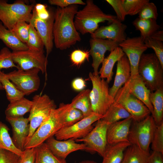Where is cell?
<instances>
[{"label": "cell", "mask_w": 163, "mask_h": 163, "mask_svg": "<svg viewBox=\"0 0 163 163\" xmlns=\"http://www.w3.org/2000/svg\"><path fill=\"white\" fill-rule=\"evenodd\" d=\"M126 28V24L117 19L108 25L98 28L91 36V38L108 39L120 44L127 38Z\"/></svg>", "instance_id": "cell-18"}, {"label": "cell", "mask_w": 163, "mask_h": 163, "mask_svg": "<svg viewBox=\"0 0 163 163\" xmlns=\"http://www.w3.org/2000/svg\"><path fill=\"white\" fill-rule=\"evenodd\" d=\"M130 76L129 63L127 56L125 55L117 62L114 83L109 90L110 95L114 98L118 90L128 81Z\"/></svg>", "instance_id": "cell-22"}, {"label": "cell", "mask_w": 163, "mask_h": 163, "mask_svg": "<svg viewBox=\"0 0 163 163\" xmlns=\"http://www.w3.org/2000/svg\"><path fill=\"white\" fill-rule=\"evenodd\" d=\"M32 105V101L24 97L10 103L5 111L6 117L16 118L23 117L25 114L30 112Z\"/></svg>", "instance_id": "cell-27"}, {"label": "cell", "mask_w": 163, "mask_h": 163, "mask_svg": "<svg viewBox=\"0 0 163 163\" xmlns=\"http://www.w3.org/2000/svg\"><path fill=\"white\" fill-rule=\"evenodd\" d=\"M156 127L152 115H149L139 121H133L128 135V141L142 150L149 152V146Z\"/></svg>", "instance_id": "cell-7"}, {"label": "cell", "mask_w": 163, "mask_h": 163, "mask_svg": "<svg viewBox=\"0 0 163 163\" xmlns=\"http://www.w3.org/2000/svg\"><path fill=\"white\" fill-rule=\"evenodd\" d=\"M78 11L77 5L64 8L57 7L54 11L53 31V42L57 48L66 50L81 41V37L74 23Z\"/></svg>", "instance_id": "cell-1"}, {"label": "cell", "mask_w": 163, "mask_h": 163, "mask_svg": "<svg viewBox=\"0 0 163 163\" xmlns=\"http://www.w3.org/2000/svg\"><path fill=\"white\" fill-rule=\"evenodd\" d=\"M114 101L120 104L131 115L133 121H141L151 113L146 106L130 91L126 84L117 91Z\"/></svg>", "instance_id": "cell-9"}, {"label": "cell", "mask_w": 163, "mask_h": 163, "mask_svg": "<svg viewBox=\"0 0 163 163\" xmlns=\"http://www.w3.org/2000/svg\"><path fill=\"white\" fill-rule=\"evenodd\" d=\"M151 144L153 151L159 152L163 155V123L157 126Z\"/></svg>", "instance_id": "cell-39"}, {"label": "cell", "mask_w": 163, "mask_h": 163, "mask_svg": "<svg viewBox=\"0 0 163 163\" xmlns=\"http://www.w3.org/2000/svg\"><path fill=\"white\" fill-rule=\"evenodd\" d=\"M53 153L57 157L65 159L71 153L84 150L90 152V149L84 143H78L73 139L63 141L56 139L52 136L45 142Z\"/></svg>", "instance_id": "cell-17"}, {"label": "cell", "mask_w": 163, "mask_h": 163, "mask_svg": "<svg viewBox=\"0 0 163 163\" xmlns=\"http://www.w3.org/2000/svg\"><path fill=\"white\" fill-rule=\"evenodd\" d=\"M4 90V88L0 81V90Z\"/></svg>", "instance_id": "cell-52"}, {"label": "cell", "mask_w": 163, "mask_h": 163, "mask_svg": "<svg viewBox=\"0 0 163 163\" xmlns=\"http://www.w3.org/2000/svg\"><path fill=\"white\" fill-rule=\"evenodd\" d=\"M132 144L125 142L106 146L101 163H121L126 149Z\"/></svg>", "instance_id": "cell-24"}, {"label": "cell", "mask_w": 163, "mask_h": 163, "mask_svg": "<svg viewBox=\"0 0 163 163\" xmlns=\"http://www.w3.org/2000/svg\"><path fill=\"white\" fill-rule=\"evenodd\" d=\"M44 53L28 49L12 52L13 60L18 69L27 70L37 68L46 74L48 60Z\"/></svg>", "instance_id": "cell-12"}, {"label": "cell", "mask_w": 163, "mask_h": 163, "mask_svg": "<svg viewBox=\"0 0 163 163\" xmlns=\"http://www.w3.org/2000/svg\"><path fill=\"white\" fill-rule=\"evenodd\" d=\"M6 120L12 127V139L14 143L17 148L23 151L29 133L28 118L24 117L16 118L6 117Z\"/></svg>", "instance_id": "cell-19"}, {"label": "cell", "mask_w": 163, "mask_h": 163, "mask_svg": "<svg viewBox=\"0 0 163 163\" xmlns=\"http://www.w3.org/2000/svg\"><path fill=\"white\" fill-rule=\"evenodd\" d=\"M7 2L0 0V20L5 27L11 30L20 21L29 23L34 4H28L24 0H17L11 4Z\"/></svg>", "instance_id": "cell-4"}, {"label": "cell", "mask_w": 163, "mask_h": 163, "mask_svg": "<svg viewBox=\"0 0 163 163\" xmlns=\"http://www.w3.org/2000/svg\"><path fill=\"white\" fill-rule=\"evenodd\" d=\"M127 56L130 66L131 76L138 74V67L140 58L148 48L140 37H127L119 44Z\"/></svg>", "instance_id": "cell-15"}, {"label": "cell", "mask_w": 163, "mask_h": 163, "mask_svg": "<svg viewBox=\"0 0 163 163\" xmlns=\"http://www.w3.org/2000/svg\"><path fill=\"white\" fill-rule=\"evenodd\" d=\"M132 24L136 30L139 31L140 37L144 41L159 30L160 27L156 20L152 19H143L137 18L134 20Z\"/></svg>", "instance_id": "cell-30"}, {"label": "cell", "mask_w": 163, "mask_h": 163, "mask_svg": "<svg viewBox=\"0 0 163 163\" xmlns=\"http://www.w3.org/2000/svg\"><path fill=\"white\" fill-rule=\"evenodd\" d=\"M90 91L89 89L81 91L72 99L71 103L74 108L82 112L84 117L89 116L93 113L89 96Z\"/></svg>", "instance_id": "cell-32"}, {"label": "cell", "mask_w": 163, "mask_h": 163, "mask_svg": "<svg viewBox=\"0 0 163 163\" xmlns=\"http://www.w3.org/2000/svg\"><path fill=\"white\" fill-rule=\"evenodd\" d=\"M85 6L78 11L74 20L75 27L83 35L93 33L98 27L99 24L108 21L111 23L117 19L116 16L106 14L92 0H87Z\"/></svg>", "instance_id": "cell-2"}, {"label": "cell", "mask_w": 163, "mask_h": 163, "mask_svg": "<svg viewBox=\"0 0 163 163\" xmlns=\"http://www.w3.org/2000/svg\"><path fill=\"white\" fill-rule=\"evenodd\" d=\"M125 84L132 94L146 106L152 116L153 109L149 99L151 92L146 86L138 74L131 76L129 80Z\"/></svg>", "instance_id": "cell-21"}, {"label": "cell", "mask_w": 163, "mask_h": 163, "mask_svg": "<svg viewBox=\"0 0 163 163\" xmlns=\"http://www.w3.org/2000/svg\"><path fill=\"white\" fill-rule=\"evenodd\" d=\"M102 116L93 113L73 125L62 128L54 136L56 139L59 140L82 139L92 129L94 128L93 124L100 119Z\"/></svg>", "instance_id": "cell-11"}, {"label": "cell", "mask_w": 163, "mask_h": 163, "mask_svg": "<svg viewBox=\"0 0 163 163\" xmlns=\"http://www.w3.org/2000/svg\"><path fill=\"white\" fill-rule=\"evenodd\" d=\"M89 77L92 85L89 95L92 111L103 116L114 102V98L110 95L108 83L104 79L91 72Z\"/></svg>", "instance_id": "cell-5"}, {"label": "cell", "mask_w": 163, "mask_h": 163, "mask_svg": "<svg viewBox=\"0 0 163 163\" xmlns=\"http://www.w3.org/2000/svg\"><path fill=\"white\" fill-rule=\"evenodd\" d=\"M72 88L75 90L81 91L84 90L86 87V82L82 78H77L72 81Z\"/></svg>", "instance_id": "cell-48"}, {"label": "cell", "mask_w": 163, "mask_h": 163, "mask_svg": "<svg viewBox=\"0 0 163 163\" xmlns=\"http://www.w3.org/2000/svg\"><path fill=\"white\" fill-rule=\"evenodd\" d=\"M108 125L100 119L87 135L75 140L76 142H83L90 149L91 152H97L102 157L107 145V132Z\"/></svg>", "instance_id": "cell-14"}, {"label": "cell", "mask_w": 163, "mask_h": 163, "mask_svg": "<svg viewBox=\"0 0 163 163\" xmlns=\"http://www.w3.org/2000/svg\"><path fill=\"white\" fill-rule=\"evenodd\" d=\"M58 108L63 127L71 126L84 117L82 112L74 108L71 103H61Z\"/></svg>", "instance_id": "cell-25"}, {"label": "cell", "mask_w": 163, "mask_h": 163, "mask_svg": "<svg viewBox=\"0 0 163 163\" xmlns=\"http://www.w3.org/2000/svg\"><path fill=\"white\" fill-rule=\"evenodd\" d=\"M29 24V37L26 43L28 50L44 52V45L42 38L33 26L30 23Z\"/></svg>", "instance_id": "cell-36"}, {"label": "cell", "mask_w": 163, "mask_h": 163, "mask_svg": "<svg viewBox=\"0 0 163 163\" xmlns=\"http://www.w3.org/2000/svg\"><path fill=\"white\" fill-rule=\"evenodd\" d=\"M49 10L50 15L46 19H42L38 15L34 7L29 23L37 30L42 39L46 51V57L51 52L53 45V26L54 20V11L51 8Z\"/></svg>", "instance_id": "cell-13"}, {"label": "cell", "mask_w": 163, "mask_h": 163, "mask_svg": "<svg viewBox=\"0 0 163 163\" xmlns=\"http://www.w3.org/2000/svg\"><path fill=\"white\" fill-rule=\"evenodd\" d=\"M138 14V18L143 19H152L156 20L158 16L156 6L150 2L144 6Z\"/></svg>", "instance_id": "cell-42"}, {"label": "cell", "mask_w": 163, "mask_h": 163, "mask_svg": "<svg viewBox=\"0 0 163 163\" xmlns=\"http://www.w3.org/2000/svg\"><path fill=\"white\" fill-rule=\"evenodd\" d=\"M20 157L10 151L0 149V163H17Z\"/></svg>", "instance_id": "cell-45"}, {"label": "cell", "mask_w": 163, "mask_h": 163, "mask_svg": "<svg viewBox=\"0 0 163 163\" xmlns=\"http://www.w3.org/2000/svg\"><path fill=\"white\" fill-rule=\"evenodd\" d=\"M63 127L59 108L53 110L49 117L27 139L24 149L34 148L45 142Z\"/></svg>", "instance_id": "cell-6"}, {"label": "cell", "mask_w": 163, "mask_h": 163, "mask_svg": "<svg viewBox=\"0 0 163 163\" xmlns=\"http://www.w3.org/2000/svg\"><path fill=\"white\" fill-rule=\"evenodd\" d=\"M163 155L160 152L153 151L150 154L147 163H163Z\"/></svg>", "instance_id": "cell-49"}, {"label": "cell", "mask_w": 163, "mask_h": 163, "mask_svg": "<svg viewBox=\"0 0 163 163\" xmlns=\"http://www.w3.org/2000/svg\"><path fill=\"white\" fill-rule=\"evenodd\" d=\"M130 117L131 115L120 104L114 101L101 119L109 124Z\"/></svg>", "instance_id": "cell-31"}, {"label": "cell", "mask_w": 163, "mask_h": 163, "mask_svg": "<svg viewBox=\"0 0 163 163\" xmlns=\"http://www.w3.org/2000/svg\"><path fill=\"white\" fill-rule=\"evenodd\" d=\"M124 53L120 46L115 48L110 52L109 55L103 60L102 66L99 72L100 77L106 79V81L109 83L112 80L113 74V71L114 65L123 56Z\"/></svg>", "instance_id": "cell-23"}, {"label": "cell", "mask_w": 163, "mask_h": 163, "mask_svg": "<svg viewBox=\"0 0 163 163\" xmlns=\"http://www.w3.org/2000/svg\"><path fill=\"white\" fill-rule=\"evenodd\" d=\"M40 70L34 68L27 70L20 69L6 74L8 78L24 95L37 91L40 85Z\"/></svg>", "instance_id": "cell-10"}, {"label": "cell", "mask_w": 163, "mask_h": 163, "mask_svg": "<svg viewBox=\"0 0 163 163\" xmlns=\"http://www.w3.org/2000/svg\"><path fill=\"white\" fill-rule=\"evenodd\" d=\"M138 74L151 92L163 87V67L155 53L142 54Z\"/></svg>", "instance_id": "cell-3"}, {"label": "cell", "mask_w": 163, "mask_h": 163, "mask_svg": "<svg viewBox=\"0 0 163 163\" xmlns=\"http://www.w3.org/2000/svg\"><path fill=\"white\" fill-rule=\"evenodd\" d=\"M0 40L12 52L26 50H28L26 44L22 42L13 33L11 30L5 27L0 21Z\"/></svg>", "instance_id": "cell-26"}, {"label": "cell", "mask_w": 163, "mask_h": 163, "mask_svg": "<svg viewBox=\"0 0 163 163\" xmlns=\"http://www.w3.org/2000/svg\"><path fill=\"white\" fill-rule=\"evenodd\" d=\"M0 81L5 91L6 97L10 103L24 97V94L19 90L8 78L6 74L0 70Z\"/></svg>", "instance_id": "cell-35"}, {"label": "cell", "mask_w": 163, "mask_h": 163, "mask_svg": "<svg viewBox=\"0 0 163 163\" xmlns=\"http://www.w3.org/2000/svg\"><path fill=\"white\" fill-rule=\"evenodd\" d=\"M12 67L19 69L14 62L12 52L7 47H3L0 51V70Z\"/></svg>", "instance_id": "cell-40"}, {"label": "cell", "mask_w": 163, "mask_h": 163, "mask_svg": "<svg viewBox=\"0 0 163 163\" xmlns=\"http://www.w3.org/2000/svg\"><path fill=\"white\" fill-rule=\"evenodd\" d=\"M35 155V148L25 149L17 163H34Z\"/></svg>", "instance_id": "cell-47"}, {"label": "cell", "mask_w": 163, "mask_h": 163, "mask_svg": "<svg viewBox=\"0 0 163 163\" xmlns=\"http://www.w3.org/2000/svg\"><path fill=\"white\" fill-rule=\"evenodd\" d=\"M149 99L153 109L152 116L156 126H159L163 123V87L151 92Z\"/></svg>", "instance_id": "cell-29"}, {"label": "cell", "mask_w": 163, "mask_h": 163, "mask_svg": "<svg viewBox=\"0 0 163 163\" xmlns=\"http://www.w3.org/2000/svg\"><path fill=\"white\" fill-rule=\"evenodd\" d=\"M146 46L152 49L155 54L163 67V42L153 39L150 37L146 38L144 40Z\"/></svg>", "instance_id": "cell-41"}, {"label": "cell", "mask_w": 163, "mask_h": 163, "mask_svg": "<svg viewBox=\"0 0 163 163\" xmlns=\"http://www.w3.org/2000/svg\"><path fill=\"white\" fill-rule=\"evenodd\" d=\"M34 163H67L65 159L54 155L44 142L37 146Z\"/></svg>", "instance_id": "cell-33"}, {"label": "cell", "mask_w": 163, "mask_h": 163, "mask_svg": "<svg viewBox=\"0 0 163 163\" xmlns=\"http://www.w3.org/2000/svg\"><path fill=\"white\" fill-rule=\"evenodd\" d=\"M149 0H123V5L126 15H134L139 13Z\"/></svg>", "instance_id": "cell-37"}, {"label": "cell", "mask_w": 163, "mask_h": 163, "mask_svg": "<svg viewBox=\"0 0 163 163\" xmlns=\"http://www.w3.org/2000/svg\"><path fill=\"white\" fill-rule=\"evenodd\" d=\"M149 37L163 42V31L162 30H158L155 32Z\"/></svg>", "instance_id": "cell-50"}, {"label": "cell", "mask_w": 163, "mask_h": 163, "mask_svg": "<svg viewBox=\"0 0 163 163\" xmlns=\"http://www.w3.org/2000/svg\"><path fill=\"white\" fill-rule=\"evenodd\" d=\"M32 101V105L28 118L29 130L27 139L49 117L52 111L56 108L54 101L46 94L35 95Z\"/></svg>", "instance_id": "cell-8"}, {"label": "cell", "mask_w": 163, "mask_h": 163, "mask_svg": "<svg viewBox=\"0 0 163 163\" xmlns=\"http://www.w3.org/2000/svg\"><path fill=\"white\" fill-rule=\"evenodd\" d=\"M49 3L61 8L67 7L72 5H85V3L82 0H49Z\"/></svg>", "instance_id": "cell-46"}, {"label": "cell", "mask_w": 163, "mask_h": 163, "mask_svg": "<svg viewBox=\"0 0 163 163\" xmlns=\"http://www.w3.org/2000/svg\"><path fill=\"white\" fill-rule=\"evenodd\" d=\"M106 2L113 8L118 20L123 21L126 15L123 5V0H106Z\"/></svg>", "instance_id": "cell-44"}, {"label": "cell", "mask_w": 163, "mask_h": 163, "mask_svg": "<svg viewBox=\"0 0 163 163\" xmlns=\"http://www.w3.org/2000/svg\"><path fill=\"white\" fill-rule=\"evenodd\" d=\"M29 26V23L25 21H19L15 24L11 30L20 41L26 44L28 38Z\"/></svg>", "instance_id": "cell-38"}, {"label": "cell", "mask_w": 163, "mask_h": 163, "mask_svg": "<svg viewBox=\"0 0 163 163\" xmlns=\"http://www.w3.org/2000/svg\"><path fill=\"white\" fill-rule=\"evenodd\" d=\"M89 51L77 49L74 50L70 55L72 63L76 66H79L86 60H89Z\"/></svg>", "instance_id": "cell-43"}, {"label": "cell", "mask_w": 163, "mask_h": 163, "mask_svg": "<svg viewBox=\"0 0 163 163\" xmlns=\"http://www.w3.org/2000/svg\"><path fill=\"white\" fill-rule=\"evenodd\" d=\"M133 121L130 117L109 124L107 132V144L129 142L128 137Z\"/></svg>", "instance_id": "cell-20"}, {"label": "cell", "mask_w": 163, "mask_h": 163, "mask_svg": "<svg viewBox=\"0 0 163 163\" xmlns=\"http://www.w3.org/2000/svg\"><path fill=\"white\" fill-rule=\"evenodd\" d=\"M10 129L5 124L0 121V149L6 150L21 156L23 151L14 145L9 133Z\"/></svg>", "instance_id": "cell-34"}, {"label": "cell", "mask_w": 163, "mask_h": 163, "mask_svg": "<svg viewBox=\"0 0 163 163\" xmlns=\"http://www.w3.org/2000/svg\"><path fill=\"white\" fill-rule=\"evenodd\" d=\"M79 163H97L95 161L92 160H84L80 162Z\"/></svg>", "instance_id": "cell-51"}, {"label": "cell", "mask_w": 163, "mask_h": 163, "mask_svg": "<svg viewBox=\"0 0 163 163\" xmlns=\"http://www.w3.org/2000/svg\"><path fill=\"white\" fill-rule=\"evenodd\" d=\"M150 155L149 152L145 151L136 145L131 144L125 150L121 163H147Z\"/></svg>", "instance_id": "cell-28"}, {"label": "cell", "mask_w": 163, "mask_h": 163, "mask_svg": "<svg viewBox=\"0 0 163 163\" xmlns=\"http://www.w3.org/2000/svg\"><path fill=\"white\" fill-rule=\"evenodd\" d=\"M90 55L92 59V66L95 75H98V68L104 59L107 51L110 52L119 46L117 43L108 39L91 38L89 41Z\"/></svg>", "instance_id": "cell-16"}]
</instances>
